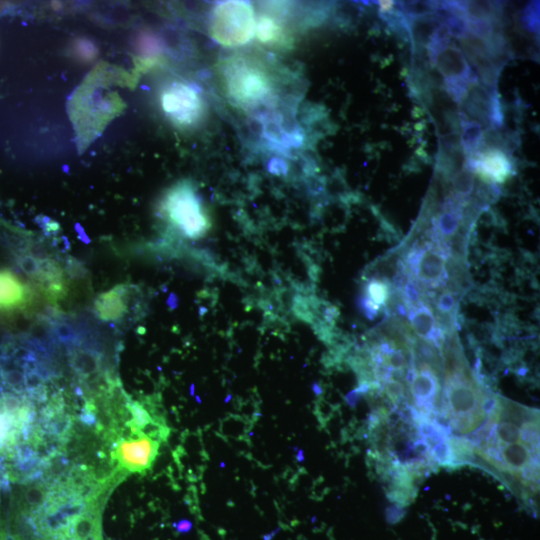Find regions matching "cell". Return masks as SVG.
<instances>
[{
  "label": "cell",
  "mask_w": 540,
  "mask_h": 540,
  "mask_svg": "<svg viewBox=\"0 0 540 540\" xmlns=\"http://www.w3.org/2000/svg\"><path fill=\"white\" fill-rule=\"evenodd\" d=\"M441 352L444 369L441 412L454 432H473L486 417L484 404L489 392L469 368L457 335L445 339Z\"/></svg>",
  "instance_id": "cell-1"
},
{
  "label": "cell",
  "mask_w": 540,
  "mask_h": 540,
  "mask_svg": "<svg viewBox=\"0 0 540 540\" xmlns=\"http://www.w3.org/2000/svg\"><path fill=\"white\" fill-rule=\"evenodd\" d=\"M222 83L229 98L241 107H251L265 100L272 91L268 69L248 56H233L222 63Z\"/></svg>",
  "instance_id": "cell-2"
},
{
  "label": "cell",
  "mask_w": 540,
  "mask_h": 540,
  "mask_svg": "<svg viewBox=\"0 0 540 540\" xmlns=\"http://www.w3.org/2000/svg\"><path fill=\"white\" fill-rule=\"evenodd\" d=\"M163 211L173 228L183 237L190 239L203 237L211 227L201 200L187 182H181L167 192L163 201Z\"/></svg>",
  "instance_id": "cell-3"
},
{
  "label": "cell",
  "mask_w": 540,
  "mask_h": 540,
  "mask_svg": "<svg viewBox=\"0 0 540 540\" xmlns=\"http://www.w3.org/2000/svg\"><path fill=\"white\" fill-rule=\"evenodd\" d=\"M254 9L245 1H225L214 10L210 34L220 45L235 47L247 43L255 32Z\"/></svg>",
  "instance_id": "cell-4"
},
{
  "label": "cell",
  "mask_w": 540,
  "mask_h": 540,
  "mask_svg": "<svg viewBox=\"0 0 540 540\" xmlns=\"http://www.w3.org/2000/svg\"><path fill=\"white\" fill-rule=\"evenodd\" d=\"M448 253L434 244L413 245L403 260L411 276L422 288L438 289L448 283Z\"/></svg>",
  "instance_id": "cell-5"
},
{
  "label": "cell",
  "mask_w": 540,
  "mask_h": 540,
  "mask_svg": "<svg viewBox=\"0 0 540 540\" xmlns=\"http://www.w3.org/2000/svg\"><path fill=\"white\" fill-rule=\"evenodd\" d=\"M161 107L167 118L176 126L187 128L196 124L203 114V102L191 86L175 82L161 94Z\"/></svg>",
  "instance_id": "cell-6"
},
{
  "label": "cell",
  "mask_w": 540,
  "mask_h": 540,
  "mask_svg": "<svg viewBox=\"0 0 540 540\" xmlns=\"http://www.w3.org/2000/svg\"><path fill=\"white\" fill-rule=\"evenodd\" d=\"M409 387L414 409L424 418L432 420L437 413L436 403L440 396V373L428 363L414 358V372Z\"/></svg>",
  "instance_id": "cell-7"
},
{
  "label": "cell",
  "mask_w": 540,
  "mask_h": 540,
  "mask_svg": "<svg viewBox=\"0 0 540 540\" xmlns=\"http://www.w3.org/2000/svg\"><path fill=\"white\" fill-rule=\"evenodd\" d=\"M512 157L498 149H487L465 157L463 167L475 173L483 182L504 183L512 176Z\"/></svg>",
  "instance_id": "cell-8"
},
{
  "label": "cell",
  "mask_w": 540,
  "mask_h": 540,
  "mask_svg": "<svg viewBox=\"0 0 540 540\" xmlns=\"http://www.w3.org/2000/svg\"><path fill=\"white\" fill-rule=\"evenodd\" d=\"M158 447L156 440L141 433L137 439L120 441L116 447V458L126 470L142 472L151 467Z\"/></svg>",
  "instance_id": "cell-9"
},
{
  "label": "cell",
  "mask_w": 540,
  "mask_h": 540,
  "mask_svg": "<svg viewBox=\"0 0 540 540\" xmlns=\"http://www.w3.org/2000/svg\"><path fill=\"white\" fill-rule=\"evenodd\" d=\"M428 57L431 67L435 68L444 79L478 81L476 73L469 66L462 51L452 41Z\"/></svg>",
  "instance_id": "cell-10"
},
{
  "label": "cell",
  "mask_w": 540,
  "mask_h": 540,
  "mask_svg": "<svg viewBox=\"0 0 540 540\" xmlns=\"http://www.w3.org/2000/svg\"><path fill=\"white\" fill-rule=\"evenodd\" d=\"M408 323L414 334L423 340L432 343L439 351L445 341V335L437 326L432 306L429 302H422L408 309Z\"/></svg>",
  "instance_id": "cell-11"
},
{
  "label": "cell",
  "mask_w": 540,
  "mask_h": 540,
  "mask_svg": "<svg viewBox=\"0 0 540 540\" xmlns=\"http://www.w3.org/2000/svg\"><path fill=\"white\" fill-rule=\"evenodd\" d=\"M30 300L29 287L12 271L0 269V312L22 309Z\"/></svg>",
  "instance_id": "cell-12"
},
{
  "label": "cell",
  "mask_w": 540,
  "mask_h": 540,
  "mask_svg": "<svg viewBox=\"0 0 540 540\" xmlns=\"http://www.w3.org/2000/svg\"><path fill=\"white\" fill-rule=\"evenodd\" d=\"M125 286H116L98 296L94 303L96 315L103 321L116 322L125 316L128 296Z\"/></svg>",
  "instance_id": "cell-13"
},
{
  "label": "cell",
  "mask_w": 540,
  "mask_h": 540,
  "mask_svg": "<svg viewBox=\"0 0 540 540\" xmlns=\"http://www.w3.org/2000/svg\"><path fill=\"white\" fill-rule=\"evenodd\" d=\"M443 23L444 22L434 14L408 19L411 47L426 48L434 32Z\"/></svg>",
  "instance_id": "cell-14"
},
{
  "label": "cell",
  "mask_w": 540,
  "mask_h": 540,
  "mask_svg": "<svg viewBox=\"0 0 540 540\" xmlns=\"http://www.w3.org/2000/svg\"><path fill=\"white\" fill-rule=\"evenodd\" d=\"M459 127L462 129L460 143L465 157L474 156L483 151L482 126L462 112L458 111Z\"/></svg>",
  "instance_id": "cell-15"
},
{
  "label": "cell",
  "mask_w": 540,
  "mask_h": 540,
  "mask_svg": "<svg viewBox=\"0 0 540 540\" xmlns=\"http://www.w3.org/2000/svg\"><path fill=\"white\" fill-rule=\"evenodd\" d=\"M254 35L266 45L287 46L290 44L285 28L272 16L264 15L256 22Z\"/></svg>",
  "instance_id": "cell-16"
},
{
  "label": "cell",
  "mask_w": 540,
  "mask_h": 540,
  "mask_svg": "<svg viewBox=\"0 0 540 540\" xmlns=\"http://www.w3.org/2000/svg\"><path fill=\"white\" fill-rule=\"evenodd\" d=\"M448 184L451 186V191H449L448 194H452L461 199H468L474 191V175L472 172L462 167L452 175Z\"/></svg>",
  "instance_id": "cell-17"
},
{
  "label": "cell",
  "mask_w": 540,
  "mask_h": 540,
  "mask_svg": "<svg viewBox=\"0 0 540 540\" xmlns=\"http://www.w3.org/2000/svg\"><path fill=\"white\" fill-rule=\"evenodd\" d=\"M436 1H394V8L406 18L433 14Z\"/></svg>",
  "instance_id": "cell-18"
},
{
  "label": "cell",
  "mask_w": 540,
  "mask_h": 540,
  "mask_svg": "<svg viewBox=\"0 0 540 540\" xmlns=\"http://www.w3.org/2000/svg\"><path fill=\"white\" fill-rule=\"evenodd\" d=\"M391 288L392 286L389 282L377 278H371L366 284L363 295H365L376 305L382 307L388 299Z\"/></svg>",
  "instance_id": "cell-19"
},
{
  "label": "cell",
  "mask_w": 540,
  "mask_h": 540,
  "mask_svg": "<svg viewBox=\"0 0 540 540\" xmlns=\"http://www.w3.org/2000/svg\"><path fill=\"white\" fill-rule=\"evenodd\" d=\"M521 25L528 32L539 34V1H530L522 10Z\"/></svg>",
  "instance_id": "cell-20"
},
{
  "label": "cell",
  "mask_w": 540,
  "mask_h": 540,
  "mask_svg": "<svg viewBox=\"0 0 540 540\" xmlns=\"http://www.w3.org/2000/svg\"><path fill=\"white\" fill-rule=\"evenodd\" d=\"M433 312L456 315V295L445 288L433 301Z\"/></svg>",
  "instance_id": "cell-21"
},
{
  "label": "cell",
  "mask_w": 540,
  "mask_h": 540,
  "mask_svg": "<svg viewBox=\"0 0 540 540\" xmlns=\"http://www.w3.org/2000/svg\"><path fill=\"white\" fill-rule=\"evenodd\" d=\"M494 29L495 27L490 21L467 15V35L485 40L492 34Z\"/></svg>",
  "instance_id": "cell-22"
},
{
  "label": "cell",
  "mask_w": 540,
  "mask_h": 540,
  "mask_svg": "<svg viewBox=\"0 0 540 540\" xmlns=\"http://www.w3.org/2000/svg\"><path fill=\"white\" fill-rule=\"evenodd\" d=\"M45 492L41 485H31L24 491V511H31L44 502Z\"/></svg>",
  "instance_id": "cell-23"
},
{
  "label": "cell",
  "mask_w": 540,
  "mask_h": 540,
  "mask_svg": "<svg viewBox=\"0 0 540 540\" xmlns=\"http://www.w3.org/2000/svg\"><path fill=\"white\" fill-rule=\"evenodd\" d=\"M445 25L450 37L462 39L467 35V14L454 16Z\"/></svg>",
  "instance_id": "cell-24"
},
{
  "label": "cell",
  "mask_w": 540,
  "mask_h": 540,
  "mask_svg": "<svg viewBox=\"0 0 540 540\" xmlns=\"http://www.w3.org/2000/svg\"><path fill=\"white\" fill-rule=\"evenodd\" d=\"M81 421L87 425H93L96 421L95 415L92 413V410H90L88 407H86L85 411L81 415Z\"/></svg>",
  "instance_id": "cell-25"
},
{
  "label": "cell",
  "mask_w": 540,
  "mask_h": 540,
  "mask_svg": "<svg viewBox=\"0 0 540 540\" xmlns=\"http://www.w3.org/2000/svg\"><path fill=\"white\" fill-rule=\"evenodd\" d=\"M377 3L379 5V7H380V9H379L380 13L390 11L394 6V1H379Z\"/></svg>",
  "instance_id": "cell-26"
},
{
  "label": "cell",
  "mask_w": 540,
  "mask_h": 540,
  "mask_svg": "<svg viewBox=\"0 0 540 540\" xmlns=\"http://www.w3.org/2000/svg\"><path fill=\"white\" fill-rule=\"evenodd\" d=\"M191 528V523L186 520H182L177 524V529L181 532H186Z\"/></svg>",
  "instance_id": "cell-27"
},
{
  "label": "cell",
  "mask_w": 540,
  "mask_h": 540,
  "mask_svg": "<svg viewBox=\"0 0 540 540\" xmlns=\"http://www.w3.org/2000/svg\"><path fill=\"white\" fill-rule=\"evenodd\" d=\"M61 540H63V539H61Z\"/></svg>",
  "instance_id": "cell-28"
}]
</instances>
